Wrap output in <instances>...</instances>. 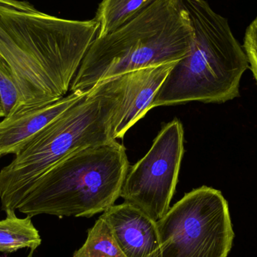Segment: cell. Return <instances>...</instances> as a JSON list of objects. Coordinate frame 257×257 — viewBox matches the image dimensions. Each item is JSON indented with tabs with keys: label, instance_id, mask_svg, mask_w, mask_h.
Wrapping results in <instances>:
<instances>
[{
	"label": "cell",
	"instance_id": "6da1fadb",
	"mask_svg": "<svg viewBox=\"0 0 257 257\" xmlns=\"http://www.w3.org/2000/svg\"><path fill=\"white\" fill-rule=\"evenodd\" d=\"M99 30L96 19H64L27 1L0 0V64L21 96L13 114L66 96Z\"/></svg>",
	"mask_w": 257,
	"mask_h": 257
},
{
	"label": "cell",
	"instance_id": "7a4b0ae2",
	"mask_svg": "<svg viewBox=\"0 0 257 257\" xmlns=\"http://www.w3.org/2000/svg\"><path fill=\"white\" fill-rule=\"evenodd\" d=\"M125 82L124 74L96 84L15 154L0 171L3 211L18 210L33 184L60 160L114 140L113 120Z\"/></svg>",
	"mask_w": 257,
	"mask_h": 257
},
{
	"label": "cell",
	"instance_id": "3957f363",
	"mask_svg": "<svg viewBox=\"0 0 257 257\" xmlns=\"http://www.w3.org/2000/svg\"><path fill=\"white\" fill-rule=\"evenodd\" d=\"M194 30L182 0H158L114 31L96 37L69 92L143 68L176 63L191 49Z\"/></svg>",
	"mask_w": 257,
	"mask_h": 257
},
{
	"label": "cell",
	"instance_id": "277c9868",
	"mask_svg": "<svg viewBox=\"0 0 257 257\" xmlns=\"http://www.w3.org/2000/svg\"><path fill=\"white\" fill-rule=\"evenodd\" d=\"M194 30L191 49L177 62L151 104L223 103L239 96L249 61L226 18L205 0H182Z\"/></svg>",
	"mask_w": 257,
	"mask_h": 257
},
{
	"label": "cell",
	"instance_id": "5b68a950",
	"mask_svg": "<svg viewBox=\"0 0 257 257\" xmlns=\"http://www.w3.org/2000/svg\"><path fill=\"white\" fill-rule=\"evenodd\" d=\"M126 149L117 140L73 153L45 172L18 210L29 217H90L120 197L127 174Z\"/></svg>",
	"mask_w": 257,
	"mask_h": 257
},
{
	"label": "cell",
	"instance_id": "8992f818",
	"mask_svg": "<svg viewBox=\"0 0 257 257\" xmlns=\"http://www.w3.org/2000/svg\"><path fill=\"white\" fill-rule=\"evenodd\" d=\"M157 224L160 246L148 257H227L235 237L227 201L206 186L186 193Z\"/></svg>",
	"mask_w": 257,
	"mask_h": 257
},
{
	"label": "cell",
	"instance_id": "52a82bcc",
	"mask_svg": "<svg viewBox=\"0 0 257 257\" xmlns=\"http://www.w3.org/2000/svg\"><path fill=\"white\" fill-rule=\"evenodd\" d=\"M184 152V128L175 118L162 128L146 155L128 168L120 197L160 220L170 208Z\"/></svg>",
	"mask_w": 257,
	"mask_h": 257
},
{
	"label": "cell",
	"instance_id": "ba28073f",
	"mask_svg": "<svg viewBox=\"0 0 257 257\" xmlns=\"http://www.w3.org/2000/svg\"><path fill=\"white\" fill-rule=\"evenodd\" d=\"M176 63L143 68L125 74L124 93L112 125L114 140L122 139L133 125L151 110V104Z\"/></svg>",
	"mask_w": 257,
	"mask_h": 257
},
{
	"label": "cell",
	"instance_id": "9c48e42d",
	"mask_svg": "<svg viewBox=\"0 0 257 257\" xmlns=\"http://www.w3.org/2000/svg\"><path fill=\"white\" fill-rule=\"evenodd\" d=\"M101 217L126 257H148L160 246L157 221L130 204L112 205Z\"/></svg>",
	"mask_w": 257,
	"mask_h": 257
},
{
	"label": "cell",
	"instance_id": "30bf717a",
	"mask_svg": "<svg viewBox=\"0 0 257 257\" xmlns=\"http://www.w3.org/2000/svg\"><path fill=\"white\" fill-rule=\"evenodd\" d=\"M87 91L70 92L55 102L4 117L0 121V157L18 154L38 133Z\"/></svg>",
	"mask_w": 257,
	"mask_h": 257
},
{
	"label": "cell",
	"instance_id": "8fae6325",
	"mask_svg": "<svg viewBox=\"0 0 257 257\" xmlns=\"http://www.w3.org/2000/svg\"><path fill=\"white\" fill-rule=\"evenodd\" d=\"M6 213V218L0 220V253H15L24 248L36 250L42 244V238L32 217L19 218L13 210Z\"/></svg>",
	"mask_w": 257,
	"mask_h": 257
},
{
	"label": "cell",
	"instance_id": "7c38bea8",
	"mask_svg": "<svg viewBox=\"0 0 257 257\" xmlns=\"http://www.w3.org/2000/svg\"><path fill=\"white\" fill-rule=\"evenodd\" d=\"M158 0H102L95 19L99 22L97 37L117 30Z\"/></svg>",
	"mask_w": 257,
	"mask_h": 257
},
{
	"label": "cell",
	"instance_id": "4fadbf2b",
	"mask_svg": "<svg viewBox=\"0 0 257 257\" xmlns=\"http://www.w3.org/2000/svg\"><path fill=\"white\" fill-rule=\"evenodd\" d=\"M72 257H126L102 217L88 229L87 239Z\"/></svg>",
	"mask_w": 257,
	"mask_h": 257
},
{
	"label": "cell",
	"instance_id": "5bb4252c",
	"mask_svg": "<svg viewBox=\"0 0 257 257\" xmlns=\"http://www.w3.org/2000/svg\"><path fill=\"white\" fill-rule=\"evenodd\" d=\"M243 48L247 54L249 66L257 83V17L246 30Z\"/></svg>",
	"mask_w": 257,
	"mask_h": 257
},
{
	"label": "cell",
	"instance_id": "9a60e30c",
	"mask_svg": "<svg viewBox=\"0 0 257 257\" xmlns=\"http://www.w3.org/2000/svg\"><path fill=\"white\" fill-rule=\"evenodd\" d=\"M0 118H4V111H3V104H2L1 97H0Z\"/></svg>",
	"mask_w": 257,
	"mask_h": 257
},
{
	"label": "cell",
	"instance_id": "2e32d148",
	"mask_svg": "<svg viewBox=\"0 0 257 257\" xmlns=\"http://www.w3.org/2000/svg\"><path fill=\"white\" fill-rule=\"evenodd\" d=\"M35 250H30V253L26 257H34Z\"/></svg>",
	"mask_w": 257,
	"mask_h": 257
}]
</instances>
